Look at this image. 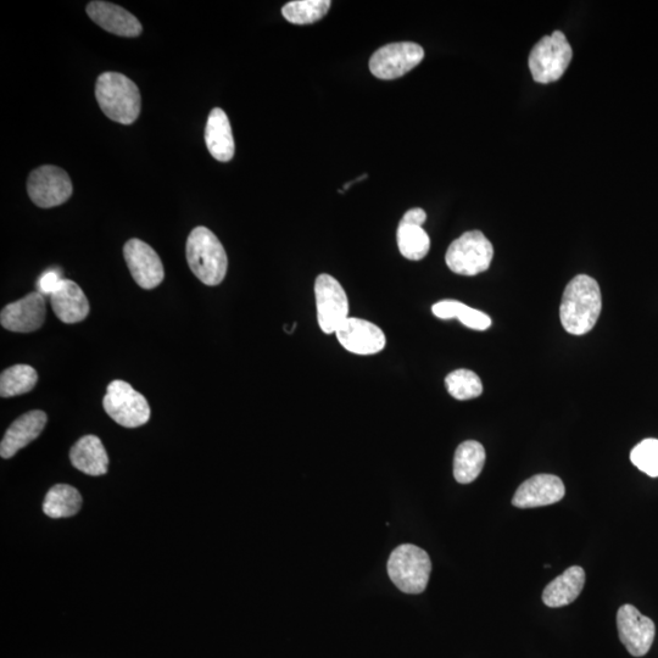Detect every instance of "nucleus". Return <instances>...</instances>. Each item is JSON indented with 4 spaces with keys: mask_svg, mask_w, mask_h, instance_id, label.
I'll return each mask as SVG.
<instances>
[{
    "mask_svg": "<svg viewBox=\"0 0 658 658\" xmlns=\"http://www.w3.org/2000/svg\"><path fill=\"white\" fill-rule=\"evenodd\" d=\"M602 309L599 283L587 275H579L567 284L561 301L563 328L574 336H583L594 328Z\"/></svg>",
    "mask_w": 658,
    "mask_h": 658,
    "instance_id": "nucleus-1",
    "label": "nucleus"
},
{
    "mask_svg": "<svg viewBox=\"0 0 658 658\" xmlns=\"http://www.w3.org/2000/svg\"><path fill=\"white\" fill-rule=\"evenodd\" d=\"M100 109L110 120L131 125L141 114V92L135 82L119 72H104L96 85Z\"/></svg>",
    "mask_w": 658,
    "mask_h": 658,
    "instance_id": "nucleus-2",
    "label": "nucleus"
},
{
    "mask_svg": "<svg viewBox=\"0 0 658 658\" xmlns=\"http://www.w3.org/2000/svg\"><path fill=\"white\" fill-rule=\"evenodd\" d=\"M187 261L194 275L206 286H219L225 280L228 269L226 250L209 228L197 227L189 234Z\"/></svg>",
    "mask_w": 658,
    "mask_h": 658,
    "instance_id": "nucleus-3",
    "label": "nucleus"
},
{
    "mask_svg": "<svg viewBox=\"0 0 658 658\" xmlns=\"http://www.w3.org/2000/svg\"><path fill=\"white\" fill-rule=\"evenodd\" d=\"M431 572L432 562L429 555L416 545H400L389 557V577L395 587L403 593H423L427 588Z\"/></svg>",
    "mask_w": 658,
    "mask_h": 658,
    "instance_id": "nucleus-4",
    "label": "nucleus"
},
{
    "mask_svg": "<svg viewBox=\"0 0 658 658\" xmlns=\"http://www.w3.org/2000/svg\"><path fill=\"white\" fill-rule=\"evenodd\" d=\"M573 50L570 42L561 31L552 32L535 44L529 54V70L533 80L538 83L559 81L570 66Z\"/></svg>",
    "mask_w": 658,
    "mask_h": 658,
    "instance_id": "nucleus-5",
    "label": "nucleus"
},
{
    "mask_svg": "<svg viewBox=\"0 0 658 658\" xmlns=\"http://www.w3.org/2000/svg\"><path fill=\"white\" fill-rule=\"evenodd\" d=\"M493 244L481 231H470L450 244L445 255L446 265L457 275L477 276L492 264Z\"/></svg>",
    "mask_w": 658,
    "mask_h": 658,
    "instance_id": "nucleus-6",
    "label": "nucleus"
},
{
    "mask_svg": "<svg viewBox=\"0 0 658 658\" xmlns=\"http://www.w3.org/2000/svg\"><path fill=\"white\" fill-rule=\"evenodd\" d=\"M105 412L126 428H137L149 421L150 406L141 393L125 381L111 382L103 400Z\"/></svg>",
    "mask_w": 658,
    "mask_h": 658,
    "instance_id": "nucleus-7",
    "label": "nucleus"
},
{
    "mask_svg": "<svg viewBox=\"0 0 658 658\" xmlns=\"http://www.w3.org/2000/svg\"><path fill=\"white\" fill-rule=\"evenodd\" d=\"M317 320L323 333L332 334L349 319V300L342 284L331 275H320L315 282Z\"/></svg>",
    "mask_w": 658,
    "mask_h": 658,
    "instance_id": "nucleus-8",
    "label": "nucleus"
},
{
    "mask_svg": "<svg viewBox=\"0 0 658 658\" xmlns=\"http://www.w3.org/2000/svg\"><path fill=\"white\" fill-rule=\"evenodd\" d=\"M72 189L74 188L66 171L53 165L33 170L27 181V192L32 202L44 209L68 202Z\"/></svg>",
    "mask_w": 658,
    "mask_h": 658,
    "instance_id": "nucleus-9",
    "label": "nucleus"
},
{
    "mask_svg": "<svg viewBox=\"0 0 658 658\" xmlns=\"http://www.w3.org/2000/svg\"><path fill=\"white\" fill-rule=\"evenodd\" d=\"M425 58V50L412 42L387 44L379 48L370 60L373 76L381 80H395L415 69Z\"/></svg>",
    "mask_w": 658,
    "mask_h": 658,
    "instance_id": "nucleus-10",
    "label": "nucleus"
},
{
    "mask_svg": "<svg viewBox=\"0 0 658 658\" xmlns=\"http://www.w3.org/2000/svg\"><path fill=\"white\" fill-rule=\"evenodd\" d=\"M618 635L629 654L643 657L654 644L656 627L651 618L641 615L637 607L623 605L617 612Z\"/></svg>",
    "mask_w": 658,
    "mask_h": 658,
    "instance_id": "nucleus-11",
    "label": "nucleus"
},
{
    "mask_svg": "<svg viewBox=\"0 0 658 658\" xmlns=\"http://www.w3.org/2000/svg\"><path fill=\"white\" fill-rule=\"evenodd\" d=\"M125 260L133 280L143 289H154L164 281L163 262L155 250L141 239H130L124 248Z\"/></svg>",
    "mask_w": 658,
    "mask_h": 658,
    "instance_id": "nucleus-12",
    "label": "nucleus"
},
{
    "mask_svg": "<svg viewBox=\"0 0 658 658\" xmlns=\"http://www.w3.org/2000/svg\"><path fill=\"white\" fill-rule=\"evenodd\" d=\"M46 321V299L39 292L26 295L2 310L0 323L8 331L31 333L41 328Z\"/></svg>",
    "mask_w": 658,
    "mask_h": 658,
    "instance_id": "nucleus-13",
    "label": "nucleus"
},
{
    "mask_svg": "<svg viewBox=\"0 0 658 658\" xmlns=\"http://www.w3.org/2000/svg\"><path fill=\"white\" fill-rule=\"evenodd\" d=\"M345 350L356 355H375L386 347L387 338L382 329L372 322L349 317L336 332Z\"/></svg>",
    "mask_w": 658,
    "mask_h": 658,
    "instance_id": "nucleus-14",
    "label": "nucleus"
},
{
    "mask_svg": "<svg viewBox=\"0 0 658 658\" xmlns=\"http://www.w3.org/2000/svg\"><path fill=\"white\" fill-rule=\"evenodd\" d=\"M566 488L561 478L554 475H537L529 478L517 489L512 505L518 509H535L559 503L565 498Z\"/></svg>",
    "mask_w": 658,
    "mask_h": 658,
    "instance_id": "nucleus-15",
    "label": "nucleus"
},
{
    "mask_svg": "<svg viewBox=\"0 0 658 658\" xmlns=\"http://www.w3.org/2000/svg\"><path fill=\"white\" fill-rule=\"evenodd\" d=\"M87 14L105 31L120 37H138L143 31L141 22L119 5L109 2H91Z\"/></svg>",
    "mask_w": 658,
    "mask_h": 658,
    "instance_id": "nucleus-16",
    "label": "nucleus"
},
{
    "mask_svg": "<svg viewBox=\"0 0 658 658\" xmlns=\"http://www.w3.org/2000/svg\"><path fill=\"white\" fill-rule=\"evenodd\" d=\"M47 425L46 412L33 410L27 412L11 425L0 444V456L10 459L19 450L36 440Z\"/></svg>",
    "mask_w": 658,
    "mask_h": 658,
    "instance_id": "nucleus-17",
    "label": "nucleus"
},
{
    "mask_svg": "<svg viewBox=\"0 0 658 658\" xmlns=\"http://www.w3.org/2000/svg\"><path fill=\"white\" fill-rule=\"evenodd\" d=\"M50 304L54 314L64 323H77L86 319L89 314V303L77 283L64 280L57 291L50 295Z\"/></svg>",
    "mask_w": 658,
    "mask_h": 658,
    "instance_id": "nucleus-18",
    "label": "nucleus"
},
{
    "mask_svg": "<svg viewBox=\"0 0 658 658\" xmlns=\"http://www.w3.org/2000/svg\"><path fill=\"white\" fill-rule=\"evenodd\" d=\"M205 143L209 152L217 161L228 163L236 152L231 122L225 111L220 108L211 110L205 128Z\"/></svg>",
    "mask_w": 658,
    "mask_h": 658,
    "instance_id": "nucleus-19",
    "label": "nucleus"
},
{
    "mask_svg": "<svg viewBox=\"0 0 658 658\" xmlns=\"http://www.w3.org/2000/svg\"><path fill=\"white\" fill-rule=\"evenodd\" d=\"M71 464L88 476H103L108 472L109 457L102 440L86 436L78 440L70 451Z\"/></svg>",
    "mask_w": 658,
    "mask_h": 658,
    "instance_id": "nucleus-20",
    "label": "nucleus"
},
{
    "mask_svg": "<svg viewBox=\"0 0 658 658\" xmlns=\"http://www.w3.org/2000/svg\"><path fill=\"white\" fill-rule=\"evenodd\" d=\"M585 585V572L582 567L572 566L544 589L543 601L552 609L568 606L578 599Z\"/></svg>",
    "mask_w": 658,
    "mask_h": 658,
    "instance_id": "nucleus-21",
    "label": "nucleus"
},
{
    "mask_svg": "<svg viewBox=\"0 0 658 658\" xmlns=\"http://www.w3.org/2000/svg\"><path fill=\"white\" fill-rule=\"evenodd\" d=\"M485 450L476 440H467L457 448L454 457V477L461 484H470L481 475Z\"/></svg>",
    "mask_w": 658,
    "mask_h": 658,
    "instance_id": "nucleus-22",
    "label": "nucleus"
},
{
    "mask_svg": "<svg viewBox=\"0 0 658 658\" xmlns=\"http://www.w3.org/2000/svg\"><path fill=\"white\" fill-rule=\"evenodd\" d=\"M433 315L440 320L457 319L462 325L476 329V331H485L492 326V319L484 312L472 309L470 306L460 303L456 300H443L434 304Z\"/></svg>",
    "mask_w": 658,
    "mask_h": 658,
    "instance_id": "nucleus-23",
    "label": "nucleus"
},
{
    "mask_svg": "<svg viewBox=\"0 0 658 658\" xmlns=\"http://www.w3.org/2000/svg\"><path fill=\"white\" fill-rule=\"evenodd\" d=\"M82 496L71 485L57 484L49 490L44 500L43 511L50 518H68L81 510Z\"/></svg>",
    "mask_w": 658,
    "mask_h": 658,
    "instance_id": "nucleus-24",
    "label": "nucleus"
},
{
    "mask_svg": "<svg viewBox=\"0 0 658 658\" xmlns=\"http://www.w3.org/2000/svg\"><path fill=\"white\" fill-rule=\"evenodd\" d=\"M38 375L29 365H15L7 368L0 376V395L13 398L31 392L36 387Z\"/></svg>",
    "mask_w": 658,
    "mask_h": 658,
    "instance_id": "nucleus-25",
    "label": "nucleus"
},
{
    "mask_svg": "<svg viewBox=\"0 0 658 658\" xmlns=\"http://www.w3.org/2000/svg\"><path fill=\"white\" fill-rule=\"evenodd\" d=\"M397 238L400 253L407 260H422L431 249V239L421 226L400 223Z\"/></svg>",
    "mask_w": 658,
    "mask_h": 658,
    "instance_id": "nucleus-26",
    "label": "nucleus"
},
{
    "mask_svg": "<svg viewBox=\"0 0 658 658\" xmlns=\"http://www.w3.org/2000/svg\"><path fill=\"white\" fill-rule=\"evenodd\" d=\"M329 0H295L284 5V19L294 25H310L323 18L331 8Z\"/></svg>",
    "mask_w": 658,
    "mask_h": 658,
    "instance_id": "nucleus-27",
    "label": "nucleus"
},
{
    "mask_svg": "<svg viewBox=\"0 0 658 658\" xmlns=\"http://www.w3.org/2000/svg\"><path fill=\"white\" fill-rule=\"evenodd\" d=\"M446 389L457 400H471L483 393L481 378L470 370H456L445 378Z\"/></svg>",
    "mask_w": 658,
    "mask_h": 658,
    "instance_id": "nucleus-28",
    "label": "nucleus"
},
{
    "mask_svg": "<svg viewBox=\"0 0 658 658\" xmlns=\"http://www.w3.org/2000/svg\"><path fill=\"white\" fill-rule=\"evenodd\" d=\"M630 461L646 475L654 478L658 477V440H643L630 453Z\"/></svg>",
    "mask_w": 658,
    "mask_h": 658,
    "instance_id": "nucleus-29",
    "label": "nucleus"
},
{
    "mask_svg": "<svg viewBox=\"0 0 658 658\" xmlns=\"http://www.w3.org/2000/svg\"><path fill=\"white\" fill-rule=\"evenodd\" d=\"M64 281L61 273L58 270H48L39 277L37 288L38 292L43 295H52L57 291L60 283Z\"/></svg>",
    "mask_w": 658,
    "mask_h": 658,
    "instance_id": "nucleus-30",
    "label": "nucleus"
},
{
    "mask_svg": "<svg viewBox=\"0 0 658 658\" xmlns=\"http://www.w3.org/2000/svg\"><path fill=\"white\" fill-rule=\"evenodd\" d=\"M427 220V214L425 210L420 208L411 209L407 211L400 223L403 225H412V226H423Z\"/></svg>",
    "mask_w": 658,
    "mask_h": 658,
    "instance_id": "nucleus-31",
    "label": "nucleus"
}]
</instances>
